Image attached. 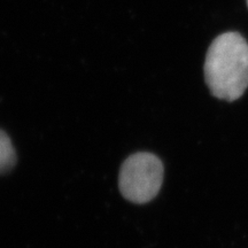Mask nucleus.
<instances>
[{
	"label": "nucleus",
	"mask_w": 248,
	"mask_h": 248,
	"mask_svg": "<svg viewBox=\"0 0 248 248\" xmlns=\"http://www.w3.org/2000/svg\"><path fill=\"white\" fill-rule=\"evenodd\" d=\"M204 79L214 97L239 99L248 88V43L240 33L225 32L210 44L204 60Z\"/></svg>",
	"instance_id": "nucleus-1"
},
{
	"label": "nucleus",
	"mask_w": 248,
	"mask_h": 248,
	"mask_svg": "<svg viewBox=\"0 0 248 248\" xmlns=\"http://www.w3.org/2000/svg\"><path fill=\"white\" fill-rule=\"evenodd\" d=\"M163 164L156 155L140 152L124 161L120 170L119 187L126 200L145 203L154 199L163 182Z\"/></svg>",
	"instance_id": "nucleus-2"
},
{
	"label": "nucleus",
	"mask_w": 248,
	"mask_h": 248,
	"mask_svg": "<svg viewBox=\"0 0 248 248\" xmlns=\"http://www.w3.org/2000/svg\"><path fill=\"white\" fill-rule=\"evenodd\" d=\"M16 163V153L7 133L0 130V173L7 172Z\"/></svg>",
	"instance_id": "nucleus-3"
},
{
	"label": "nucleus",
	"mask_w": 248,
	"mask_h": 248,
	"mask_svg": "<svg viewBox=\"0 0 248 248\" xmlns=\"http://www.w3.org/2000/svg\"><path fill=\"white\" fill-rule=\"evenodd\" d=\"M247 6H248V0H247Z\"/></svg>",
	"instance_id": "nucleus-4"
}]
</instances>
